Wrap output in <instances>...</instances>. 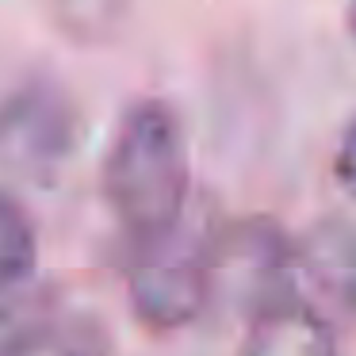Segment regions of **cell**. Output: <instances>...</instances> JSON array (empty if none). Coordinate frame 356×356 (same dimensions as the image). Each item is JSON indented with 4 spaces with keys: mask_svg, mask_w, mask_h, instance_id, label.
<instances>
[{
    "mask_svg": "<svg viewBox=\"0 0 356 356\" xmlns=\"http://www.w3.org/2000/svg\"><path fill=\"white\" fill-rule=\"evenodd\" d=\"M192 165L177 111L142 100L123 115L104 157V200L131 245L161 241L184 222Z\"/></svg>",
    "mask_w": 356,
    "mask_h": 356,
    "instance_id": "6da1fadb",
    "label": "cell"
},
{
    "mask_svg": "<svg viewBox=\"0 0 356 356\" xmlns=\"http://www.w3.org/2000/svg\"><path fill=\"white\" fill-rule=\"evenodd\" d=\"M215 257L200 234H188L184 222L161 241L131 245L127 264V299L149 330H180L195 322L207 307Z\"/></svg>",
    "mask_w": 356,
    "mask_h": 356,
    "instance_id": "7a4b0ae2",
    "label": "cell"
},
{
    "mask_svg": "<svg viewBox=\"0 0 356 356\" xmlns=\"http://www.w3.org/2000/svg\"><path fill=\"white\" fill-rule=\"evenodd\" d=\"M77 108L54 81H27L0 108V169L50 184L77 149Z\"/></svg>",
    "mask_w": 356,
    "mask_h": 356,
    "instance_id": "3957f363",
    "label": "cell"
},
{
    "mask_svg": "<svg viewBox=\"0 0 356 356\" xmlns=\"http://www.w3.org/2000/svg\"><path fill=\"white\" fill-rule=\"evenodd\" d=\"M241 356H341L333 330L307 302H272L253 318Z\"/></svg>",
    "mask_w": 356,
    "mask_h": 356,
    "instance_id": "277c9868",
    "label": "cell"
},
{
    "mask_svg": "<svg viewBox=\"0 0 356 356\" xmlns=\"http://www.w3.org/2000/svg\"><path fill=\"white\" fill-rule=\"evenodd\" d=\"M35 261H39V238L24 203L0 192V299L31 276Z\"/></svg>",
    "mask_w": 356,
    "mask_h": 356,
    "instance_id": "5b68a950",
    "label": "cell"
},
{
    "mask_svg": "<svg viewBox=\"0 0 356 356\" xmlns=\"http://www.w3.org/2000/svg\"><path fill=\"white\" fill-rule=\"evenodd\" d=\"M131 0H54V16L73 39L100 42L119 31Z\"/></svg>",
    "mask_w": 356,
    "mask_h": 356,
    "instance_id": "8992f818",
    "label": "cell"
},
{
    "mask_svg": "<svg viewBox=\"0 0 356 356\" xmlns=\"http://www.w3.org/2000/svg\"><path fill=\"white\" fill-rule=\"evenodd\" d=\"M0 356H104V345L81 330L65 325H35L4 341Z\"/></svg>",
    "mask_w": 356,
    "mask_h": 356,
    "instance_id": "52a82bcc",
    "label": "cell"
},
{
    "mask_svg": "<svg viewBox=\"0 0 356 356\" xmlns=\"http://www.w3.org/2000/svg\"><path fill=\"white\" fill-rule=\"evenodd\" d=\"M333 169H337L341 188H345L348 195H356V119L345 127V134H341V146H337V161H333Z\"/></svg>",
    "mask_w": 356,
    "mask_h": 356,
    "instance_id": "ba28073f",
    "label": "cell"
},
{
    "mask_svg": "<svg viewBox=\"0 0 356 356\" xmlns=\"http://www.w3.org/2000/svg\"><path fill=\"white\" fill-rule=\"evenodd\" d=\"M353 31H356V12H353Z\"/></svg>",
    "mask_w": 356,
    "mask_h": 356,
    "instance_id": "9c48e42d",
    "label": "cell"
},
{
    "mask_svg": "<svg viewBox=\"0 0 356 356\" xmlns=\"http://www.w3.org/2000/svg\"><path fill=\"white\" fill-rule=\"evenodd\" d=\"M0 348H4V341H0Z\"/></svg>",
    "mask_w": 356,
    "mask_h": 356,
    "instance_id": "30bf717a",
    "label": "cell"
}]
</instances>
